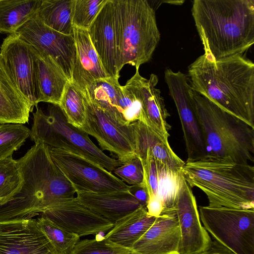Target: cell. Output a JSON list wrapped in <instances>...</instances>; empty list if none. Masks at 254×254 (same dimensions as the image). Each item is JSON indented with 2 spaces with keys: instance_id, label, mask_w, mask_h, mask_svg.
I'll return each instance as SVG.
<instances>
[{
  "instance_id": "cell-1",
  "label": "cell",
  "mask_w": 254,
  "mask_h": 254,
  "mask_svg": "<svg viewBox=\"0 0 254 254\" xmlns=\"http://www.w3.org/2000/svg\"><path fill=\"white\" fill-rule=\"evenodd\" d=\"M192 90L254 128V64L244 55L212 60L204 54L188 67Z\"/></svg>"
},
{
  "instance_id": "cell-23",
  "label": "cell",
  "mask_w": 254,
  "mask_h": 254,
  "mask_svg": "<svg viewBox=\"0 0 254 254\" xmlns=\"http://www.w3.org/2000/svg\"><path fill=\"white\" fill-rule=\"evenodd\" d=\"M33 109L16 86L0 55V124L28 123Z\"/></svg>"
},
{
  "instance_id": "cell-18",
  "label": "cell",
  "mask_w": 254,
  "mask_h": 254,
  "mask_svg": "<svg viewBox=\"0 0 254 254\" xmlns=\"http://www.w3.org/2000/svg\"><path fill=\"white\" fill-rule=\"evenodd\" d=\"M180 241V228L173 206L163 209L132 250L138 254H179Z\"/></svg>"
},
{
  "instance_id": "cell-6",
  "label": "cell",
  "mask_w": 254,
  "mask_h": 254,
  "mask_svg": "<svg viewBox=\"0 0 254 254\" xmlns=\"http://www.w3.org/2000/svg\"><path fill=\"white\" fill-rule=\"evenodd\" d=\"M115 27L122 66L139 68L152 58L160 34L155 10L147 0H113Z\"/></svg>"
},
{
  "instance_id": "cell-13",
  "label": "cell",
  "mask_w": 254,
  "mask_h": 254,
  "mask_svg": "<svg viewBox=\"0 0 254 254\" xmlns=\"http://www.w3.org/2000/svg\"><path fill=\"white\" fill-rule=\"evenodd\" d=\"M174 207L181 231L179 254H198L207 250L212 240L201 222L192 190L183 176Z\"/></svg>"
},
{
  "instance_id": "cell-21",
  "label": "cell",
  "mask_w": 254,
  "mask_h": 254,
  "mask_svg": "<svg viewBox=\"0 0 254 254\" xmlns=\"http://www.w3.org/2000/svg\"><path fill=\"white\" fill-rule=\"evenodd\" d=\"M135 137V154L141 160L149 153L156 161L173 170L180 172L185 162L172 150L168 137L154 130L140 121L132 123Z\"/></svg>"
},
{
  "instance_id": "cell-34",
  "label": "cell",
  "mask_w": 254,
  "mask_h": 254,
  "mask_svg": "<svg viewBox=\"0 0 254 254\" xmlns=\"http://www.w3.org/2000/svg\"><path fill=\"white\" fill-rule=\"evenodd\" d=\"M107 0H74L72 25L88 30Z\"/></svg>"
},
{
  "instance_id": "cell-5",
  "label": "cell",
  "mask_w": 254,
  "mask_h": 254,
  "mask_svg": "<svg viewBox=\"0 0 254 254\" xmlns=\"http://www.w3.org/2000/svg\"><path fill=\"white\" fill-rule=\"evenodd\" d=\"M198 121L210 157L241 164L254 161V128L192 90Z\"/></svg>"
},
{
  "instance_id": "cell-19",
  "label": "cell",
  "mask_w": 254,
  "mask_h": 254,
  "mask_svg": "<svg viewBox=\"0 0 254 254\" xmlns=\"http://www.w3.org/2000/svg\"><path fill=\"white\" fill-rule=\"evenodd\" d=\"M76 57L72 80L82 91L94 81L108 77L91 41L87 30L73 27Z\"/></svg>"
},
{
  "instance_id": "cell-15",
  "label": "cell",
  "mask_w": 254,
  "mask_h": 254,
  "mask_svg": "<svg viewBox=\"0 0 254 254\" xmlns=\"http://www.w3.org/2000/svg\"><path fill=\"white\" fill-rule=\"evenodd\" d=\"M2 60L21 93L36 106V87L33 47L16 33L3 40L0 49Z\"/></svg>"
},
{
  "instance_id": "cell-9",
  "label": "cell",
  "mask_w": 254,
  "mask_h": 254,
  "mask_svg": "<svg viewBox=\"0 0 254 254\" xmlns=\"http://www.w3.org/2000/svg\"><path fill=\"white\" fill-rule=\"evenodd\" d=\"M82 92L85 118L80 129L93 136L102 151L114 153L121 164L135 155L132 123L128 125L121 124L94 103L85 91Z\"/></svg>"
},
{
  "instance_id": "cell-11",
  "label": "cell",
  "mask_w": 254,
  "mask_h": 254,
  "mask_svg": "<svg viewBox=\"0 0 254 254\" xmlns=\"http://www.w3.org/2000/svg\"><path fill=\"white\" fill-rule=\"evenodd\" d=\"M164 78L181 121L187 160L206 156V145L195 111L191 96L192 89L188 76L180 71L175 72L167 68Z\"/></svg>"
},
{
  "instance_id": "cell-3",
  "label": "cell",
  "mask_w": 254,
  "mask_h": 254,
  "mask_svg": "<svg viewBox=\"0 0 254 254\" xmlns=\"http://www.w3.org/2000/svg\"><path fill=\"white\" fill-rule=\"evenodd\" d=\"M191 14L204 55H244L254 43V0H194Z\"/></svg>"
},
{
  "instance_id": "cell-16",
  "label": "cell",
  "mask_w": 254,
  "mask_h": 254,
  "mask_svg": "<svg viewBox=\"0 0 254 254\" xmlns=\"http://www.w3.org/2000/svg\"><path fill=\"white\" fill-rule=\"evenodd\" d=\"M79 237L111 230L114 223L80 202L76 197L57 203L40 214Z\"/></svg>"
},
{
  "instance_id": "cell-36",
  "label": "cell",
  "mask_w": 254,
  "mask_h": 254,
  "mask_svg": "<svg viewBox=\"0 0 254 254\" xmlns=\"http://www.w3.org/2000/svg\"><path fill=\"white\" fill-rule=\"evenodd\" d=\"M129 190L137 200L146 206L149 200V195L144 182L139 185L129 186Z\"/></svg>"
},
{
  "instance_id": "cell-27",
  "label": "cell",
  "mask_w": 254,
  "mask_h": 254,
  "mask_svg": "<svg viewBox=\"0 0 254 254\" xmlns=\"http://www.w3.org/2000/svg\"><path fill=\"white\" fill-rule=\"evenodd\" d=\"M41 0H0V33L11 34L36 13Z\"/></svg>"
},
{
  "instance_id": "cell-28",
  "label": "cell",
  "mask_w": 254,
  "mask_h": 254,
  "mask_svg": "<svg viewBox=\"0 0 254 254\" xmlns=\"http://www.w3.org/2000/svg\"><path fill=\"white\" fill-rule=\"evenodd\" d=\"M121 87L119 79L108 76L94 81L84 91L114 119L125 125L119 109Z\"/></svg>"
},
{
  "instance_id": "cell-14",
  "label": "cell",
  "mask_w": 254,
  "mask_h": 254,
  "mask_svg": "<svg viewBox=\"0 0 254 254\" xmlns=\"http://www.w3.org/2000/svg\"><path fill=\"white\" fill-rule=\"evenodd\" d=\"M0 254H57L39 228L27 217L0 221Z\"/></svg>"
},
{
  "instance_id": "cell-31",
  "label": "cell",
  "mask_w": 254,
  "mask_h": 254,
  "mask_svg": "<svg viewBox=\"0 0 254 254\" xmlns=\"http://www.w3.org/2000/svg\"><path fill=\"white\" fill-rule=\"evenodd\" d=\"M22 178L17 160L12 157L0 159V204L18 191Z\"/></svg>"
},
{
  "instance_id": "cell-26",
  "label": "cell",
  "mask_w": 254,
  "mask_h": 254,
  "mask_svg": "<svg viewBox=\"0 0 254 254\" xmlns=\"http://www.w3.org/2000/svg\"><path fill=\"white\" fill-rule=\"evenodd\" d=\"M74 0H41L36 13L47 26L65 35H73Z\"/></svg>"
},
{
  "instance_id": "cell-8",
  "label": "cell",
  "mask_w": 254,
  "mask_h": 254,
  "mask_svg": "<svg viewBox=\"0 0 254 254\" xmlns=\"http://www.w3.org/2000/svg\"><path fill=\"white\" fill-rule=\"evenodd\" d=\"M203 226L236 254H254V208L199 206Z\"/></svg>"
},
{
  "instance_id": "cell-4",
  "label": "cell",
  "mask_w": 254,
  "mask_h": 254,
  "mask_svg": "<svg viewBox=\"0 0 254 254\" xmlns=\"http://www.w3.org/2000/svg\"><path fill=\"white\" fill-rule=\"evenodd\" d=\"M181 173L191 188L205 193L209 206L254 208V167L250 164L206 156L187 160Z\"/></svg>"
},
{
  "instance_id": "cell-37",
  "label": "cell",
  "mask_w": 254,
  "mask_h": 254,
  "mask_svg": "<svg viewBox=\"0 0 254 254\" xmlns=\"http://www.w3.org/2000/svg\"><path fill=\"white\" fill-rule=\"evenodd\" d=\"M198 254H236L217 241L212 240L208 248Z\"/></svg>"
},
{
  "instance_id": "cell-29",
  "label": "cell",
  "mask_w": 254,
  "mask_h": 254,
  "mask_svg": "<svg viewBox=\"0 0 254 254\" xmlns=\"http://www.w3.org/2000/svg\"><path fill=\"white\" fill-rule=\"evenodd\" d=\"M67 122L80 128L85 118V108L82 91L72 81L65 85L59 104Z\"/></svg>"
},
{
  "instance_id": "cell-20",
  "label": "cell",
  "mask_w": 254,
  "mask_h": 254,
  "mask_svg": "<svg viewBox=\"0 0 254 254\" xmlns=\"http://www.w3.org/2000/svg\"><path fill=\"white\" fill-rule=\"evenodd\" d=\"M78 200L114 223L139 208L145 206L129 190L107 193L76 191Z\"/></svg>"
},
{
  "instance_id": "cell-17",
  "label": "cell",
  "mask_w": 254,
  "mask_h": 254,
  "mask_svg": "<svg viewBox=\"0 0 254 254\" xmlns=\"http://www.w3.org/2000/svg\"><path fill=\"white\" fill-rule=\"evenodd\" d=\"M87 30L107 75L119 79L123 67L115 32L113 0H107Z\"/></svg>"
},
{
  "instance_id": "cell-25",
  "label": "cell",
  "mask_w": 254,
  "mask_h": 254,
  "mask_svg": "<svg viewBox=\"0 0 254 254\" xmlns=\"http://www.w3.org/2000/svg\"><path fill=\"white\" fill-rule=\"evenodd\" d=\"M156 218L148 214L145 206L141 207L114 223L104 237L121 246L132 249Z\"/></svg>"
},
{
  "instance_id": "cell-10",
  "label": "cell",
  "mask_w": 254,
  "mask_h": 254,
  "mask_svg": "<svg viewBox=\"0 0 254 254\" xmlns=\"http://www.w3.org/2000/svg\"><path fill=\"white\" fill-rule=\"evenodd\" d=\"M50 156L76 191L107 193L129 190V186L103 167L79 155L49 146Z\"/></svg>"
},
{
  "instance_id": "cell-7",
  "label": "cell",
  "mask_w": 254,
  "mask_h": 254,
  "mask_svg": "<svg viewBox=\"0 0 254 254\" xmlns=\"http://www.w3.org/2000/svg\"><path fill=\"white\" fill-rule=\"evenodd\" d=\"M35 107L30 135L35 144L42 143L79 155L111 172L121 165L97 147L86 132L70 124L59 105L49 104L47 113Z\"/></svg>"
},
{
  "instance_id": "cell-2",
  "label": "cell",
  "mask_w": 254,
  "mask_h": 254,
  "mask_svg": "<svg viewBox=\"0 0 254 254\" xmlns=\"http://www.w3.org/2000/svg\"><path fill=\"white\" fill-rule=\"evenodd\" d=\"M17 162L22 186L0 204V221L33 218L57 203L75 197V189L52 160L49 146L35 144Z\"/></svg>"
},
{
  "instance_id": "cell-24",
  "label": "cell",
  "mask_w": 254,
  "mask_h": 254,
  "mask_svg": "<svg viewBox=\"0 0 254 254\" xmlns=\"http://www.w3.org/2000/svg\"><path fill=\"white\" fill-rule=\"evenodd\" d=\"M158 76L151 74L149 79L137 74L139 94L143 106L144 123L159 133L169 137L171 126L167 123L170 116L160 90L157 88Z\"/></svg>"
},
{
  "instance_id": "cell-12",
  "label": "cell",
  "mask_w": 254,
  "mask_h": 254,
  "mask_svg": "<svg viewBox=\"0 0 254 254\" xmlns=\"http://www.w3.org/2000/svg\"><path fill=\"white\" fill-rule=\"evenodd\" d=\"M16 33L37 50L51 57L69 81L76 57L73 35H65L46 25L35 14Z\"/></svg>"
},
{
  "instance_id": "cell-35",
  "label": "cell",
  "mask_w": 254,
  "mask_h": 254,
  "mask_svg": "<svg viewBox=\"0 0 254 254\" xmlns=\"http://www.w3.org/2000/svg\"><path fill=\"white\" fill-rule=\"evenodd\" d=\"M114 175L124 182L133 186L144 182V172L140 159L136 155L113 171Z\"/></svg>"
},
{
  "instance_id": "cell-33",
  "label": "cell",
  "mask_w": 254,
  "mask_h": 254,
  "mask_svg": "<svg viewBox=\"0 0 254 254\" xmlns=\"http://www.w3.org/2000/svg\"><path fill=\"white\" fill-rule=\"evenodd\" d=\"M69 254H138L131 249L102 239L80 240Z\"/></svg>"
},
{
  "instance_id": "cell-22",
  "label": "cell",
  "mask_w": 254,
  "mask_h": 254,
  "mask_svg": "<svg viewBox=\"0 0 254 254\" xmlns=\"http://www.w3.org/2000/svg\"><path fill=\"white\" fill-rule=\"evenodd\" d=\"M33 49L36 106L41 102L59 105L65 85L69 80L51 57L33 47Z\"/></svg>"
},
{
  "instance_id": "cell-32",
  "label": "cell",
  "mask_w": 254,
  "mask_h": 254,
  "mask_svg": "<svg viewBox=\"0 0 254 254\" xmlns=\"http://www.w3.org/2000/svg\"><path fill=\"white\" fill-rule=\"evenodd\" d=\"M30 135V130L23 124H0V159L11 157Z\"/></svg>"
},
{
  "instance_id": "cell-30",
  "label": "cell",
  "mask_w": 254,
  "mask_h": 254,
  "mask_svg": "<svg viewBox=\"0 0 254 254\" xmlns=\"http://www.w3.org/2000/svg\"><path fill=\"white\" fill-rule=\"evenodd\" d=\"M37 224L57 254H69L80 237L58 225L50 219L40 217Z\"/></svg>"
}]
</instances>
